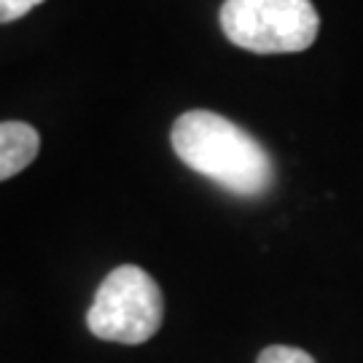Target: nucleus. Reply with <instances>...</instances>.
Segmentation results:
<instances>
[{
    "instance_id": "1",
    "label": "nucleus",
    "mask_w": 363,
    "mask_h": 363,
    "mask_svg": "<svg viewBox=\"0 0 363 363\" xmlns=\"http://www.w3.org/2000/svg\"><path fill=\"white\" fill-rule=\"evenodd\" d=\"M172 148L186 167L229 194L261 196L272 189L274 164L264 145L213 111H186L172 124Z\"/></svg>"
},
{
    "instance_id": "2",
    "label": "nucleus",
    "mask_w": 363,
    "mask_h": 363,
    "mask_svg": "<svg viewBox=\"0 0 363 363\" xmlns=\"http://www.w3.org/2000/svg\"><path fill=\"white\" fill-rule=\"evenodd\" d=\"M318 11L310 0H226L220 30L234 46L253 54H294L318 38Z\"/></svg>"
},
{
    "instance_id": "3",
    "label": "nucleus",
    "mask_w": 363,
    "mask_h": 363,
    "mask_svg": "<svg viewBox=\"0 0 363 363\" xmlns=\"http://www.w3.org/2000/svg\"><path fill=\"white\" fill-rule=\"evenodd\" d=\"M164 318V298L156 280L135 264L116 267L105 277L86 315L97 339L118 345H143L154 337Z\"/></svg>"
},
{
    "instance_id": "4",
    "label": "nucleus",
    "mask_w": 363,
    "mask_h": 363,
    "mask_svg": "<svg viewBox=\"0 0 363 363\" xmlns=\"http://www.w3.org/2000/svg\"><path fill=\"white\" fill-rule=\"evenodd\" d=\"M40 135L25 121L0 124V181H9L38 156Z\"/></svg>"
},
{
    "instance_id": "5",
    "label": "nucleus",
    "mask_w": 363,
    "mask_h": 363,
    "mask_svg": "<svg viewBox=\"0 0 363 363\" xmlns=\"http://www.w3.org/2000/svg\"><path fill=\"white\" fill-rule=\"evenodd\" d=\"M259 363H315L310 352L298 350V347H286V345H272L267 350H261Z\"/></svg>"
},
{
    "instance_id": "6",
    "label": "nucleus",
    "mask_w": 363,
    "mask_h": 363,
    "mask_svg": "<svg viewBox=\"0 0 363 363\" xmlns=\"http://www.w3.org/2000/svg\"><path fill=\"white\" fill-rule=\"evenodd\" d=\"M43 0H0V25H9V22L22 19L25 13H30Z\"/></svg>"
}]
</instances>
